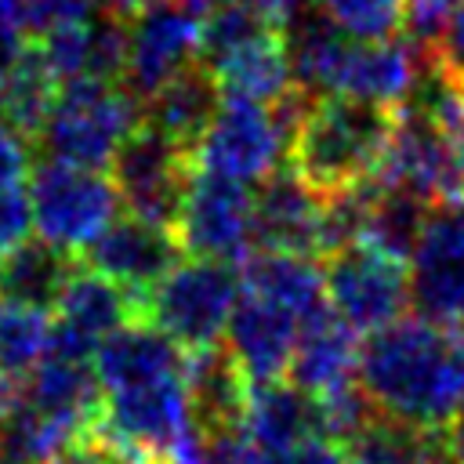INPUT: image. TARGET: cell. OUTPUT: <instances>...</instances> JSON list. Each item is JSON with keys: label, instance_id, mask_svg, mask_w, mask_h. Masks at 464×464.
Returning <instances> with one entry per match:
<instances>
[{"label": "cell", "instance_id": "6da1fadb", "mask_svg": "<svg viewBox=\"0 0 464 464\" xmlns=\"http://www.w3.org/2000/svg\"><path fill=\"white\" fill-rule=\"evenodd\" d=\"M359 384L377 410L442 428L464 406V330L402 315L366 334Z\"/></svg>", "mask_w": 464, "mask_h": 464}, {"label": "cell", "instance_id": "7a4b0ae2", "mask_svg": "<svg viewBox=\"0 0 464 464\" xmlns=\"http://www.w3.org/2000/svg\"><path fill=\"white\" fill-rule=\"evenodd\" d=\"M399 123V109L362 102L352 94H315L297 120L286 167L315 192L337 196L373 178L392 134Z\"/></svg>", "mask_w": 464, "mask_h": 464}, {"label": "cell", "instance_id": "3957f363", "mask_svg": "<svg viewBox=\"0 0 464 464\" xmlns=\"http://www.w3.org/2000/svg\"><path fill=\"white\" fill-rule=\"evenodd\" d=\"M138 123H141V102L123 83L76 76L58 87V98L36 141L44 149V160L105 170L112 167V156Z\"/></svg>", "mask_w": 464, "mask_h": 464}, {"label": "cell", "instance_id": "277c9868", "mask_svg": "<svg viewBox=\"0 0 464 464\" xmlns=\"http://www.w3.org/2000/svg\"><path fill=\"white\" fill-rule=\"evenodd\" d=\"M239 297V265L225 257L185 254L141 304V319L160 326L181 352H199L221 341Z\"/></svg>", "mask_w": 464, "mask_h": 464}, {"label": "cell", "instance_id": "5b68a950", "mask_svg": "<svg viewBox=\"0 0 464 464\" xmlns=\"http://www.w3.org/2000/svg\"><path fill=\"white\" fill-rule=\"evenodd\" d=\"M29 207L40 239L58 250L80 254L102 228L116 221L123 199L105 170L44 160L29 178Z\"/></svg>", "mask_w": 464, "mask_h": 464}, {"label": "cell", "instance_id": "8992f818", "mask_svg": "<svg viewBox=\"0 0 464 464\" xmlns=\"http://www.w3.org/2000/svg\"><path fill=\"white\" fill-rule=\"evenodd\" d=\"M319 265H323V286L334 312L355 334H373L406 315L410 276L402 257H392L359 239L334 250Z\"/></svg>", "mask_w": 464, "mask_h": 464}, {"label": "cell", "instance_id": "52a82bcc", "mask_svg": "<svg viewBox=\"0 0 464 464\" xmlns=\"http://www.w3.org/2000/svg\"><path fill=\"white\" fill-rule=\"evenodd\" d=\"M192 170V156L174 145L163 130H156L145 116L112 156V181L127 214L163 228H174Z\"/></svg>", "mask_w": 464, "mask_h": 464}, {"label": "cell", "instance_id": "ba28073f", "mask_svg": "<svg viewBox=\"0 0 464 464\" xmlns=\"http://www.w3.org/2000/svg\"><path fill=\"white\" fill-rule=\"evenodd\" d=\"M94 428L141 460H167V450L192 428L185 373L105 392Z\"/></svg>", "mask_w": 464, "mask_h": 464}, {"label": "cell", "instance_id": "9c48e42d", "mask_svg": "<svg viewBox=\"0 0 464 464\" xmlns=\"http://www.w3.org/2000/svg\"><path fill=\"white\" fill-rule=\"evenodd\" d=\"M192 163L236 181H261L286 163V134L276 123L272 105L225 98L203 141L196 145Z\"/></svg>", "mask_w": 464, "mask_h": 464}, {"label": "cell", "instance_id": "30bf717a", "mask_svg": "<svg viewBox=\"0 0 464 464\" xmlns=\"http://www.w3.org/2000/svg\"><path fill=\"white\" fill-rule=\"evenodd\" d=\"M250 218H254V192H246L243 181L196 167L174 232L185 254L225 257L239 265L250 250Z\"/></svg>", "mask_w": 464, "mask_h": 464}, {"label": "cell", "instance_id": "8fae6325", "mask_svg": "<svg viewBox=\"0 0 464 464\" xmlns=\"http://www.w3.org/2000/svg\"><path fill=\"white\" fill-rule=\"evenodd\" d=\"M410 301L424 319L464 330V203L428 210L413 250Z\"/></svg>", "mask_w": 464, "mask_h": 464}, {"label": "cell", "instance_id": "7c38bea8", "mask_svg": "<svg viewBox=\"0 0 464 464\" xmlns=\"http://www.w3.org/2000/svg\"><path fill=\"white\" fill-rule=\"evenodd\" d=\"M199 58V18L181 4H156L127 14L123 87L145 105L167 80Z\"/></svg>", "mask_w": 464, "mask_h": 464}, {"label": "cell", "instance_id": "4fadbf2b", "mask_svg": "<svg viewBox=\"0 0 464 464\" xmlns=\"http://www.w3.org/2000/svg\"><path fill=\"white\" fill-rule=\"evenodd\" d=\"M76 257L87 268H98L120 286H127L145 304V294L185 257V246L174 228L127 214L116 218L109 228H102Z\"/></svg>", "mask_w": 464, "mask_h": 464}, {"label": "cell", "instance_id": "5bb4252c", "mask_svg": "<svg viewBox=\"0 0 464 464\" xmlns=\"http://www.w3.org/2000/svg\"><path fill=\"white\" fill-rule=\"evenodd\" d=\"M319 228H323V196H315L286 163L257 181L254 218H250V250H286L319 261Z\"/></svg>", "mask_w": 464, "mask_h": 464}, {"label": "cell", "instance_id": "9a60e30c", "mask_svg": "<svg viewBox=\"0 0 464 464\" xmlns=\"http://www.w3.org/2000/svg\"><path fill=\"white\" fill-rule=\"evenodd\" d=\"M297 326L301 319L290 308L239 286V297L225 326L228 334L225 344L254 384L276 381V377H286L290 370V359L297 348Z\"/></svg>", "mask_w": 464, "mask_h": 464}, {"label": "cell", "instance_id": "2e32d148", "mask_svg": "<svg viewBox=\"0 0 464 464\" xmlns=\"http://www.w3.org/2000/svg\"><path fill=\"white\" fill-rule=\"evenodd\" d=\"M359 334L334 312V304H323L319 312L301 319L286 377L315 399L330 395L359 381Z\"/></svg>", "mask_w": 464, "mask_h": 464}, {"label": "cell", "instance_id": "e0dca14e", "mask_svg": "<svg viewBox=\"0 0 464 464\" xmlns=\"http://www.w3.org/2000/svg\"><path fill=\"white\" fill-rule=\"evenodd\" d=\"M250 377L228 352V344H210L199 352H185V388H188V410L192 424L203 439L243 431L246 399H250Z\"/></svg>", "mask_w": 464, "mask_h": 464}, {"label": "cell", "instance_id": "ac0fdd59", "mask_svg": "<svg viewBox=\"0 0 464 464\" xmlns=\"http://www.w3.org/2000/svg\"><path fill=\"white\" fill-rule=\"evenodd\" d=\"M428 51H420L417 44H410L402 33L399 36H381V40H359L348 44V54L341 62L337 72V94H352L362 102H377V105H392L399 109L417 76H420V62Z\"/></svg>", "mask_w": 464, "mask_h": 464}, {"label": "cell", "instance_id": "d6986e66", "mask_svg": "<svg viewBox=\"0 0 464 464\" xmlns=\"http://www.w3.org/2000/svg\"><path fill=\"white\" fill-rule=\"evenodd\" d=\"M94 373L102 381V392H120V388L185 373V352L149 319H134V323L112 330L98 344Z\"/></svg>", "mask_w": 464, "mask_h": 464}, {"label": "cell", "instance_id": "ffe728a7", "mask_svg": "<svg viewBox=\"0 0 464 464\" xmlns=\"http://www.w3.org/2000/svg\"><path fill=\"white\" fill-rule=\"evenodd\" d=\"M243 431L265 453L297 450L308 439H323L319 402H315V395L297 388L290 377L257 381V384H250Z\"/></svg>", "mask_w": 464, "mask_h": 464}, {"label": "cell", "instance_id": "44dd1931", "mask_svg": "<svg viewBox=\"0 0 464 464\" xmlns=\"http://www.w3.org/2000/svg\"><path fill=\"white\" fill-rule=\"evenodd\" d=\"M221 87H218V76L207 62H192L185 65L174 80H167L145 105H141V116L163 130L174 145H181L188 156H196V145L203 141L210 120L218 116L221 109Z\"/></svg>", "mask_w": 464, "mask_h": 464}, {"label": "cell", "instance_id": "7402d4cb", "mask_svg": "<svg viewBox=\"0 0 464 464\" xmlns=\"http://www.w3.org/2000/svg\"><path fill=\"white\" fill-rule=\"evenodd\" d=\"M54 308H58V319L65 326L91 337L94 344H102L112 330L141 319V301L127 286L109 279L105 272L87 268L80 257H76V268L69 272Z\"/></svg>", "mask_w": 464, "mask_h": 464}, {"label": "cell", "instance_id": "603a6c76", "mask_svg": "<svg viewBox=\"0 0 464 464\" xmlns=\"http://www.w3.org/2000/svg\"><path fill=\"white\" fill-rule=\"evenodd\" d=\"M239 286L254 290L268 301H279L290 308L297 319L319 312L330 304L326 286H323V265L304 254H286V250H246L239 261Z\"/></svg>", "mask_w": 464, "mask_h": 464}, {"label": "cell", "instance_id": "cb8c5ba5", "mask_svg": "<svg viewBox=\"0 0 464 464\" xmlns=\"http://www.w3.org/2000/svg\"><path fill=\"white\" fill-rule=\"evenodd\" d=\"M344 464H442V428L373 410L344 442Z\"/></svg>", "mask_w": 464, "mask_h": 464}, {"label": "cell", "instance_id": "d4e9b609", "mask_svg": "<svg viewBox=\"0 0 464 464\" xmlns=\"http://www.w3.org/2000/svg\"><path fill=\"white\" fill-rule=\"evenodd\" d=\"M221 87V98H246L272 105L290 83V58H286V40L276 29L257 33L254 40L239 44L232 54L210 65Z\"/></svg>", "mask_w": 464, "mask_h": 464}, {"label": "cell", "instance_id": "484cf974", "mask_svg": "<svg viewBox=\"0 0 464 464\" xmlns=\"http://www.w3.org/2000/svg\"><path fill=\"white\" fill-rule=\"evenodd\" d=\"M283 40H286V58H290L294 83L312 91V94H334L341 62H344L348 44H352L348 33L337 22H330V14H323L312 0L290 22Z\"/></svg>", "mask_w": 464, "mask_h": 464}, {"label": "cell", "instance_id": "4316f807", "mask_svg": "<svg viewBox=\"0 0 464 464\" xmlns=\"http://www.w3.org/2000/svg\"><path fill=\"white\" fill-rule=\"evenodd\" d=\"M76 268V254L51 246L47 239H22L7 254H0V301L54 308L69 272Z\"/></svg>", "mask_w": 464, "mask_h": 464}, {"label": "cell", "instance_id": "83f0119b", "mask_svg": "<svg viewBox=\"0 0 464 464\" xmlns=\"http://www.w3.org/2000/svg\"><path fill=\"white\" fill-rule=\"evenodd\" d=\"M58 87L62 83L54 80V72L40 58L36 44L29 40L22 47V54H18L4 91H0V120H7L18 134H25L36 145V134H40L54 98H58Z\"/></svg>", "mask_w": 464, "mask_h": 464}, {"label": "cell", "instance_id": "f1b7e54d", "mask_svg": "<svg viewBox=\"0 0 464 464\" xmlns=\"http://www.w3.org/2000/svg\"><path fill=\"white\" fill-rule=\"evenodd\" d=\"M47 341H51L47 308L0 301V377L11 388L25 384V377L44 362Z\"/></svg>", "mask_w": 464, "mask_h": 464}, {"label": "cell", "instance_id": "f546056e", "mask_svg": "<svg viewBox=\"0 0 464 464\" xmlns=\"http://www.w3.org/2000/svg\"><path fill=\"white\" fill-rule=\"evenodd\" d=\"M428 203H420L417 196L402 192V188H381L373 192V203H370V218H366V232H362V243L392 254V257H410L420 243V232H424V221H428Z\"/></svg>", "mask_w": 464, "mask_h": 464}, {"label": "cell", "instance_id": "4dcf8cb0", "mask_svg": "<svg viewBox=\"0 0 464 464\" xmlns=\"http://www.w3.org/2000/svg\"><path fill=\"white\" fill-rule=\"evenodd\" d=\"M265 29H272V25L261 18V11L254 7V0H239V4L218 7V11H210L199 22V62L214 65V62H221L225 54H232L239 44L254 40Z\"/></svg>", "mask_w": 464, "mask_h": 464}, {"label": "cell", "instance_id": "1f68e13d", "mask_svg": "<svg viewBox=\"0 0 464 464\" xmlns=\"http://www.w3.org/2000/svg\"><path fill=\"white\" fill-rule=\"evenodd\" d=\"M315 7L355 40L402 33V0H315Z\"/></svg>", "mask_w": 464, "mask_h": 464}, {"label": "cell", "instance_id": "d6a6232c", "mask_svg": "<svg viewBox=\"0 0 464 464\" xmlns=\"http://www.w3.org/2000/svg\"><path fill=\"white\" fill-rule=\"evenodd\" d=\"M102 14V11H98ZM91 22H76V25H58V29H47L40 36H33L40 58L47 62V69L54 72L58 83L65 80H76L87 72V58H91Z\"/></svg>", "mask_w": 464, "mask_h": 464}, {"label": "cell", "instance_id": "836d02e7", "mask_svg": "<svg viewBox=\"0 0 464 464\" xmlns=\"http://www.w3.org/2000/svg\"><path fill=\"white\" fill-rule=\"evenodd\" d=\"M453 14L457 0H402V36L420 51H439Z\"/></svg>", "mask_w": 464, "mask_h": 464}, {"label": "cell", "instance_id": "e575fe53", "mask_svg": "<svg viewBox=\"0 0 464 464\" xmlns=\"http://www.w3.org/2000/svg\"><path fill=\"white\" fill-rule=\"evenodd\" d=\"M98 18V0H22V33L25 40L58 29Z\"/></svg>", "mask_w": 464, "mask_h": 464}, {"label": "cell", "instance_id": "d590c367", "mask_svg": "<svg viewBox=\"0 0 464 464\" xmlns=\"http://www.w3.org/2000/svg\"><path fill=\"white\" fill-rule=\"evenodd\" d=\"M47 464H138L120 442H112L109 435H102L98 428L76 435L72 442H65Z\"/></svg>", "mask_w": 464, "mask_h": 464}, {"label": "cell", "instance_id": "8d00e7d4", "mask_svg": "<svg viewBox=\"0 0 464 464\" xmlns=\"http://www.w3.org/2000/svg\"><path fill=\"white\" fill-rule=\"evenodd\" d=\"M33 228V207H29V196L11 185V188H0V254H7L11 246H18Z\"/></svg>", "mask_w": 464, "mask_h": 464}, {"label": "cell", "instance_id": "74e56055", "mask_svg": "<svg viewBox=\"0 0 464 464\" xmlns=\"http://www.w3.org/2000/svg\"><path fill=\"white\" fill-rule=\"evenodd\" d=\"M29 138L0 120V188H11L29 174Z\"/></svg>", "mask_w": 464, "mask_h": 464}, {"label": "cell", "instance_id": "f35d334b", "mask_svg": "<svg viewBox=\"0 0 464 464\" xmlns=\"http://www.w3.org/2000/svg\"><path fill=\"white\" fill-rule=\"evenodd\" d=\"M308 4H312V0H254V7L261 11V18H265L272 29H279V33H286L290 22H294Z\"/></svg>", "mask_w": 464, "mask_h": 464}, {"label": "cell", "instance_id": "ab89813d", "mask_svg": "<svg viewBox=\"0 0 464 464\" xmlns=\"http://www.w3.org/2000/svg\"><path fill=\"white\" fill-rule=\"evenodd\" d=\"M439 54H442V62H450L453 69L464 72V0H457V14L450 22V33H446Z\"/></svg>", "mask_w": 464, "mask_h": 464}, {"label": "cell", "instance_id": "60d3db41", "mask_svg": "<svg viewBox=\"0 0 464 464\" xmlns=\"http://www.w3.org/2000/svg\"><path fill=\"white\" fill-rule=\"evenodd\" d=\"M442 464H464V406L442 424Z\"/></svg>", "mask_w": 464, "mask_h": 464}, {"label": "cell", "instance_id": "b9f144b4", "mask_svg": "<svg viewBox=\"0 0 464 464\" xmlns=\"http://www.w3.org/2000/svg\"><path fill=\"white\" fill-rule=\"evenodd\" d=\"M0 36H25L22 33V0H0Z\"/></svg>", "mask_w": 464, "mask_h": 464}, {"label": "cell", "instance_id": "7bdbcfd3", "mask_svg": "<svg viewBox=\"0 0 464 464\" xmlns=\"http://www.w3.org/2000/svg\"><path fill=\"white\" fill-rule=\"evenodd\" d=\"M181 7H188L192 14H210L218 7H228V4H239V0H178Z\"/></svg>", "mask_w": 464, "mask_h": 464}, {"label": "cell", "instance_id": "ee69618b", "mask_svg": "<svg viewBox=\"0 0 464 464\" xmlns=\"http://www.w3.org/2000/svg\"><path fill=\"white\" fill-rule=\"evenodd\" d=\"M105 4L120 14H134V11H145V7H156V4H167V0H105Z\"/></svg>", "mask_w": 464, "mask_h": 464}, {"label": "cell", "instance_id": "f6af8a7d", "mask_svg": "<svg viewBox=\"0 0 464 464\" xmlns=\"http://www.w3.org/2000/svg\"><path fill=\"white\" fill-rule=\"evenodd\" d=\"M14 392H18V388H11V384L0 377V424H4V417H7V410H11V402H14Z\"/></svg>", "mask_w": 464, "mask_h": 464}]
</instances>
